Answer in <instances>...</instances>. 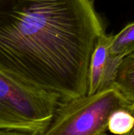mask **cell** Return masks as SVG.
Returning <instances> with one entry per match:
<instances>
[{"label": "cell", "instance_id": "obj_1", "mask_svg": "<svg viewBox=\"0 0 134 135\" xmlns=\"http://www.w3.org/2000/svg\"><path fill=\"white\" fill-rule=\"evenodd\" d=\"M105 33L94 0H0V72L59 104L84 97Z\"/></svg>", "mask_w": 134, "mask_h": 135}, {"label": "cell", "instance_id": "obj_2", "mask_svg": "<svg viewBox=\"0 0 134 135\" xmlns=\"http://www.w3.org/2000/svg\"><path fill=\"white\" fill-rule=\"evenodd\" d=\"M58 105L54 96L0 72V130L43 133Z\"/></svg>", "mask_w": 134, "mask_h": 135}, {"label": "cell", "instance_id": "obj_3", "mask_svg": "<svg viewBox=\"0 0 134 135\" xmlns=\"http://www.w3.org/2000/svg\"><path fill=\"white\" fill-rule=\"evenodd\" d=\"M130 104L115 89L58 105L42 135H103L111 115Z\"/></svg>", "mask_w": 134, "mask_h": 135}, {"label": "cell", "instance_id": "obj_4", "mask_svg": "<svg viewBox=\"0 0 134 135\" xmlns=\"http://www.w3.org/2000/svg\"><path fill=\"white\" fill-rule=\"evenodd\" d=\"M111 35L103 34L97 40L91 56L88 73V93L93 95L113 89L122 58L111 53Z\"/></svg>", "mask_w": 134, "mask_h": 135}, {"label": "cell", "instance_id": "obj_5", "mask_svg": "<svg viewBox=\"0 0 134 135\" xmlns=\"http://www.w3.org/2000/svg\"><path fill=\"white\" fill-rule=\"evenodd\" d=\"M114 88L130 105L134 104V52L122 57Z\"/></svg>", "mask_w": 134, "mask_h": 135}, {"label": "cell", "instance_id": "obj_6", "mask_svg": "<svg viewBox=\"0 0 134 135\" xmlns=\"http://www.w3.org/2000/svg\"><path fill=\"white\" fill-rule=\"evenodd\" d=\"M110 51L120 58L134 52V22L128 24L118 34L111 36Z\"/></svg>", "mask_w": 134, "mask_h": 135}, {"label": "cell", "instance_id": "obj_7", "mask_svg": "<svg viewBox=\"0 0 134 135\" xmlns=\"http://www.w3.org/2000/svg\"><path fill=\"white\" fill-rule=\"evenodd\" d=\"M133 115L128 111V108H122L115 111L111 115L107 131L114 134L125 135L133 129Z\"/></svg>", "mask_w": 134, "mask_h": 135}, {"label": "cell", "instance_id": "obj_8", "mask_svg": "<svg viewBox=\"0 0 134 135\" xmlns=\"http://www.w3.org/2000/svg\"><path fill=\"white\" fill-rule=\"evenodd\" d=\"M43 133H33L22 131L13 130H0V135H42Z\"/></svg>", "mask_w": 134, "mask_h": 135}, {"label": "cell", "instance_id": "obj_9", "mask_svg": "<svg viewBox=\"0 0 134 135\" xmlns=\"http://www.w3.org/2000/svg\"><path fill=\"white\" fill-rule=\"evenodd\" d=\"M128 111L133 115L134 117V104L133 105H130L129 106V108H128ZM125 135H134V125H133V129L129 132V133H127Z\"/></svg>", "mask_w": 134, "mask_h": 135}, {"label": "cell", "instance_id": "obj_10", "mask_svg": "<svg viewBox=\"0 0 134 135\" xmlns=\"http://www.w3.org/2000/svg\"><path fill=\"white\" fill-rule=\"evenodd\" d=\"M103 135H107V134H103Z\"/></svg>", "mask_w": 134, "mask_h": 135}]
</instances>
